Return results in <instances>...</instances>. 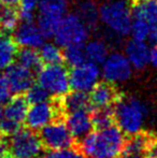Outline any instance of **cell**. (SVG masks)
Here are the masks:
<instances>
[{
	"label": "cell",
	"mask_w": 157,
	"mask_h": 158,
	"mask_svg": "<svg viewBox=\"0 0 157 158\" xmlns=\"http://www.w3.org/2000/svg\"><path fill=\"white\" fill-rule=\"evenodd\" d=\"M41 0H21V9H19V14H21L22 22H30L34 19V12L36 8H38Z\"/></svg>",
	"instance_id": "cell-32"
},
{
	"label": "cell",
	"mask_w": 157,
	"mask_h": 158,
	"mask_svg": "<svg viewBox=\"0 0 157 158\" xmlns=\"http://www.w3.org/2000/svg\"><path fill=\"white\" fill-rule=\"evenodd\" d=\"M100 22L118 37L129 35L132 24V8L125 0L107 1L99 8Z\"/></svg>",
	"instance_id": "cell-3"
},
{
	"label": "cell",
	"mask_w": 157,
	"mask_h": 158,
	"mask_svg": "<svg viewBox=\"0 0 157 158\" xmlns=\"http://www.w3.org/2000/svg\"><path fill=\"white\" fill-rule=\"evenodd\" d=\"M11 90L10 84L6 77H0V106L6 104L11 99Z\"/></svg>",
	"instance_id": "cell-33"
},
{
	"label": "cell",
	"mask_w": 157,
	"mask_h": 158,
	"mask_svg": "<svg viewBox=\"0 0 157 158\" xmlns=\"http://www.w3.org/2000/svg\"><path fill=\"white\" fill-rule=\"evenodd\" d=\"M17 46L14 38L0 29V70H6L13 64L19 53Z\"/></svg>",
	"instance_id": "cell-20"
},
{
	"label": "cell",
	"mask_w": 157,
	"mask_h": 158,
	"mask_svg": "<svg viewBox=\"0 0 157 158\" xmlns=\"http://www.w3.org/2000/svg\"><path fill=\"white\" fill-rule=\"evenodd\" d=\"M105 2H107V1H111V0H103Z\"/></svg>",
	"instance_id": "cell-41"
},
{
	"label": "cell",
	"mask_w": 157,
	"mask_h": 158,
	"mask_svg": "<svg viewBox=\"0 0 157 158\" xmlns=\"http://www.w3.org/2000/svg\"><path fill=\"white\" fill-rule=\"evenodd\" d=\"M126 135L118 125L95 130L76 144L85 158H119L123 155Z\"/></svg>",
	"instance_id": "cell-1"
},
{
	"label": "cell",
	"mask_w": 157,
	"mask_h": 158,
	"mask_svg": "<svg viewBox=\"0 0 157 158\" xmlns=\"http://www.w3.org/2000/svg\"><path fill=\"white\" fill-rule=\"evenodd\" d=\"M6 155L10 158H41L43 144L37 131L30 128H19L6 138Z\"/></svg>",
	"instance_id": "cell-4"
},
{
	"label": "cell",
	"mask_w": 157,
	"mask_h": 158,
	"mask_svg": "<svg viewBox=\"0 0 157 158\" xmlns=\"http://www.w3.org/2000/svg\"><path fill=\"white\" fill-rule=\"evenodd\" d=\"M59 119H66V112L61 106L60 97H53L48 101L31 104L25 124L28 128L39 131L48 124Z\"/></svg>",
	"instance_id": "cell-5"
},
{
	"label": "cell",
	"mask_w": 157,
	"mask_h": 158,
	"mask_svg": "<svg viewBox=\"0 0 157 158\" xmlns=\"http://www.w3.org/2000/svg\"><path fill=\"white\" fill-rule=\"evenodd\" d=\"M41 158H85L78 146H71L60 150H48Z\"/></svg>",
	"instance_id": "cell-29"
},
{
	"label": "cell",
	"mask_w": 157,
	"mask_h": 158,
	"mask_svg": "<svg viewBox=\"0 0 157 158\" xmlns=\"http://www.w3.org/2000/svg\"><path fill=\"white\" fill-rule=\"evenodd\" d=\"M12 93L15 95H22L34 85L35 75L34 71L25 68L22 64H13L6 69V75Z\"/></svg>",
	"instance_id": "cell-12"
},
{
	"label": "cell",
	"mask_w": 157,
	"mask_h": 158,
	"mask_svg": "<svg viewBox=\"0 0 157 158\" xmlns=\"http://www.w3.org/2000/svg\"><path fill=\"white\" fill-rule=\"evenodd\" d=\"M151 52L147 42L141 40L131 39L125 46V55L137 70H142L151 63Z\"/></svg>",
	"instance_id": "cell-16"
},
{
	"label": "cell",
	"mask_w": 157,
	"mask_h": 158,
	"mask_svg": "<svg viewBox=\"0 0 157 158\" xmlns=\"http://www.w3.org/2000/svg\"><path fill=\"white\" fill-rule=\"evenodd\" d=\"M0 158H10L8 156V155H4V156H2V157H0Z\"/></svg>",
	"instance_id": "cell-40"
},
{
	"label": "cell",
	"mask_w": 157,
	"mask_h": 158,
	"mask_svg": "<svg viewBox=\"0 0 157 158\" xmlns=\"http://www.w3.org/2000/svg\"><path fill=\"white\" fill-rule=\"evenodd\" d=\"M121 93L116 89L114 84L110 82H100L90 90L89 99L92 109L113 108L115 102L121 97Z\"/></svg>",
	"instance_id": "cell-14"
},
{
	"label": "cell",
	"mask_w": 157,
	"mask_h": 158,
	"mask_svg": "<svg viewBox=\"0 0 157 158\" xmlns=\"http://www.w3.org/2000/svg\"><path fill=\"white\" fill-rule=\"evenodd\" d=\"M14 40L21 48H39L44 43L45 35L41 31L38 25H35L32 21L22 22L14 30Z\"/></svg>",
	"instance_id": "cell-13"
},
{
	"label": "cell",
	"mask_w": 157,
	"mask_h": 158,
	"mask_svg": "<svg viewBox=\"0 0 157 158\" xmlns=\"http://www.w3.org/2000/svg\"><path fill=\"white\" fill-rule=\"evenodd\" d=\"M2 118H3V110H2L1 106H0V123H1Z\"/></svg>",
	"instance_id": "cell-39"
},
{
	"label": "cell",
	"mask_w": 157,
	"mask_h": 158,
	"mask_svg": "<svg viewBox=\"0 0 157 158\" xmlns=\"http://www.w3.org/2000/svg\"><path fill=\"white\" fill-rule=\"evenodd\" d=\"M29 104L26 96L23 94L15 95V97L11 98L10 101L6 104L3 110V118L22 126L27 116Z\"/></svg>",
	"instance_id": "cell-18"
},
{
	"label": "cell",
	"mask_w": 157,
	"mask_h": 158,
	"mask_svg": "<svg viewBox=\"0 0 157 158\" xmlns=\"http://www.w3.org/2000/svg\"><path fill=\"white\" fill-rule=\"evenodd\" d=\"M151 64L154 68L157 69V45H155L151 52Z\"/></svg>",
	"instance_id": "cell-36"
},
{
	"label": "cell",
	"mask_w": 157,
	"mask_h": 158,
	"mask_svg": "<svg viewBox=\"0 0 157 158\" xmlns=\"http://www.w3.org/2000/svg\"><path fill=\"white\" fill-rule=\"evenodd\" d=\"M66 124L76 140V144L88 135L94 129L92 114L88 110H80L66 115Z\"/></svg>",
	"instance_id": "cell-15"
},
{
	"label": "cell",
	"mask_w": 157,
	"mask_h": 158,
	"mask_svg": "<svg viewBox=\"0 0 157 158\" xmlns=\"http://www.w3.org/2000/svg\"><path fill=\"white\" fill-rule=\"evenodd\" d=\"M19 2H21V0H0V4H2V6H14L16 4H19Z\"/></svg>",
	"instance_id": "cell-37"
},
{
	"label": "cell",
	"mask_w": 157,
	"mask_h": 158,
	"mask_svg": "<svg viewBox=\"0 0 157 158\" xmlns=\"http://www.w3.org/2000/svg\"><path fill=\"white\" fill-rule=\"evenodd\" d=\"M68 0H41L38 6L37 25L45 35L53 37L59 22L67 14Z\"/></svg>",
	"instance_id": "cell-7"
},
{
	"label": "cell",
	"mask_w": 157,
	"mask_h": 158,
	"mask_svg": "<svg viewBox=\"0 0 157 158\" xmlns=\"http://www.w3.org/2000/svg\"><path fill=\"white\" fill-rule=\"evenodd\" d=\"M113 110L116 125L126 135H131L142 130L147 110L139 99L122 94L113 106Z\"/></svg>",
	"instance_id": "cell-2"
},
{
	"label": "cell",
	"mask_w": 157,
	"mask_h": 158,
	"mask_svg": "<svg viewBox=\"0 0 157 158\" xmlns=\"http://www.w3.org/2000/svg\"><path fill=\"white\" fill-rule=\"evenodd\" d=\"M26 98L30 104L40 103L51 99V95L44 87L38 84H34L26 93Z\"/></svg>",
	"instance_id": "cell-31"
},
{
	"label": "cell",
	"mask_w": 157,
	"mask_h": 158,
	"mask_svg": "<svg viewBox=\"0 0 157 158\" xmlns=\"http://www.w3.org/2000/svg\"><path fill=\"white\" fill-rule=\"evenodd\" d=\"M16 59L19 64L34 72H39L43 64L40 58L39 52H37L36 48H22L17 53Z\"/></svg>",
	"instance_id": "cell-27"
},
{
	"label": "cell",
	"mask_w": 157,
	"mask_h": 158,
	"mask_svg": "<svg viewBox=\"0 0 157 158\" xmlns=\"http://www.w3.org/2000/svg\"><path fill=\"white\" fill-rule=\"evenodd\" d=\"M60 101L61 106L66 112V115L68 113L76 112V111L80 110H93L89 96L85 92L72 89V92H68L66 95L61 96Z\"/></svg>",
	"instance_id": "cell-19"
},
{
	"label": "cell",
	"mask_w": 157,
	"mask_h": 158,
	"mask_svg": "<svg viewBox=\"0 0 157 158\" xmlns=\"http://www.w3.org/2000/svg\"><path fill=\"white\" fill-rule=\"evenodd\" d=\"M87 60L86 59L84 45L74 44V45L66 46L64 50V61L71 68L80 66Z\"/></svg>",
	"instance_id": "cell-28"
},
{
	"label": "cell",
	"mask_w": 157,
	"mask_h": 158,
	"mask_svg": "<svg viewBox=\"0 0 157 158\" xmlns=\"http://www.w3.org/2000/svg\"><path fill=\"white\" fill-rule=\"evenodd\" d=\"M132 17L150 26H157V0H137L132 6Z\"/></svg>",
	"instance_id": "cell-21"
},
{
	"label": "cell",
	"mask_w": 157,
	"mask_h": 158,
	"mask_svg": "<svg viewBox=\"0 0 157 158\" xmlns=\"http://www.w3.org/2000/svg\"><path fill=\"white\" fill-rule=\"evenodd\" d=\"M38 83L52 97H61L71 88L70 72L61 64H45L38 72Z\"/></svg>",
	"instance_id": "cell-8"
},
{
	"label": "cell",
	"mask_w": 157,
	"mask_h": 158,
	"mask_svg": "<svg viewBox=\"0 0 157 158\" xmlns=\"http://www.w3.org/2000/svg\"><path fill=\"white\" fill-rule=\"evenodd\" d=\"M149 43L154 44V45H157V26H154L152 27L151 31L149 33V37H147V40Z\"/></svg>",
	"instance_id": "cell-34"
},
{
	"label": "cell",
	"mask_w": 157,
	"mask_h": 158,
	"mask_svg": "<svg viewBox=\"0 0 157 158\" xmlns=\"http://www.w3.org/2000/svg\"><path fill=\"white\" fill-rule=\"evenodd\" d=\"M101 69L95 63L86 60L70 71V87L74 90L88 93L99 83Z\"/></svg>",
	"instance_id": "cell-11"
},
{
	"label": "cell",
	"mask_w": 157,
	"mask_h": 158,
	"mask_svg": "<svg viewBox=\"0 0 157 158\" xmlns=\"http://www.w3.org/2000/svg\"><path fill=\"white\" fill-rule=\"evenodd\" d=\"M89 29L76 13H70L61 19L53 37L55 42L63 48L74 44L83 45L88 40Z\"/></svg>",
	"instance_id": "cell-6"
},
{
	"label": "cell",
	"mask_w": 157,
	"mask_h": 158,
	"mask_svg": "<svg viewBox=\"0 0 157 158\" xmlns=\"http://www.w3.org/2000/svg\"><path fill=\"white\" fill-rule=\"evenodd\" d=\"M131 73L132 66L123 53H111L102 63L101 74L105 81L112 84L124 83L130 79Z\"/></svg>",
	"instance_id": "cell-10"
},
{
	"label": "cell",
	"mask_w": 157,
	"mask_h": 158,
	"mask_svg": "<svg viewBox=\"0 0 157 158\" xmlns=\"http://www.w3.org/2000/svg\"><path fill=\"white\" fill-rule=\"evenodd\" d=\"M92 122L95 130H102L116 125L113 108L94 109L92 112Z\"/></svg>",
	"instance_id": "cell-26"
},
{
	"label": "cell",
	"mask_w": 157,
	"mask_h": 158,
	"mask_svg": "<svg viewBox=\"0 0 157 158\" xmlns=\"http://www.w3.org/2000/svg\"><path fill=\"white\" fill-rule=\"evenodd\" d=\"M151 29H152V26H150L149 24L144 23V22L141 21V19L132 17L131 29H130V35H131L132 39L147 41Z\"/></svg>",
	"instance_id": "cell-30"
},
{
	"label": "cell",
	"mask_w": 157,
	"mask_h": 158,
	"mask_svg": "<svg viewBox=\"0 0 157 158\" xmlns=\"http://www.w3.org/2000/svg\"><path fill=\"white\" fill-rule=\"evenodd\" d=\"M153 135L154 133L150 131L141 130L131 135H127L122 156H136V155L145 156Z\"/></svg>",
	"instance_id": "cell-17"
},
{
	"label": "cell",
	"mask_w": 157,
	"mask_h": 158,
	"mask_svg": "<svg viewBox=\"0 0 157 158\" xmlns=\"http://www.w3.org/2000/svg\"><path fill=\"white\" fill-rule=\"evenodd\" d=\"M119 158H147V157L141 156V155H136V156H121Z\"/></svg>",
	"instance_id": "cell-38"
},
{
	"label": "cell",
	"mask_w": 157,
	"mask_h": 158,
	"mask_svg": "<svg viewBox=\"0 0 157 158\" xmlns=\"http://www.w3.org/2000/svg\"><path fill=\"white\" fill-rule=\"evenodd\" d=\"M6 155V138L0 135V157Z\"/></svg>",
	"instance_id": "cell-35"
},
{
	"label": "cell",
	"mask_w": 157,
	"mask_h": 158,
	"mask_svg": "<svg viewBox=\"0 0 157 158\" xmlns=\"http://www.w3.org/2000/svg\"><path fill=\"white\" fill-rule=\"evenodd\" d=\"M86 59L97 64H102L109 56V48L105 41L100 39H93L84 45Z\"/></svg>",
	"instance_id": "cell-22"
},
{
	"label": "cell",
	"mask_w": 157,
	"mask_h": 158,
	"mask_svg": "<svg viewBox=\"0 0 157 158\" xmlns=\"http://www.w3.org/2000/svg\"><path fill=\"white\" fill-rule=\"evenodd\" d=\"M76 14L89 28L95 27L98 21H100L99 8L93 0H83L80 2L76 8Z\"/></svg>",
	"instance_id": "cell-23"
},
{
	"label": "cell",
	"mask_w": 157,
	"mask_h": 158,
	"mask_svg": "<svg viewBox=\"0 0 157 158\" xmlns=\"http://www.w3.org/2000/svg\"><path fill=\"white\" fill-rule=\"evenodd\" d=\"M44 150H60L76 146V140L71 135L65 119L54 121L38 131Z\"/></svg>",
	"instance_id": "cell-9"
},
{
	"label": "cell",
	"mask_w": 157,
	"mask_h": 158,
	"mask_svg": "<svg viewBox=\"0 0 157 158\" xmlns=\"http://www.w3.org/2000/svg\"><path fill=\"white\" fill-rule=\"evenodd\" d=\"M39 55L42 63L45 64H56L64 61V51L56 42H44L39 48Z\"/></svg>",
	"instance_id": "cell-25"
},
{
	"label": "cell",
	"mask_w": 157,
	"mask_h": 158,
	"mask_svg": "<svg viewBox=\"0 0 157 158\" xmlns=\"http://www.w3.org/2000/svg\"><path fill=\"white\" fill-rule=\"evenodd\" d=\"M21 14L14 6H0V29L6 32L14 31L19 25Z\"/></svg>",
	"instance_id": "cell-24"
}]
</instances>
